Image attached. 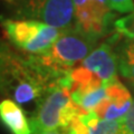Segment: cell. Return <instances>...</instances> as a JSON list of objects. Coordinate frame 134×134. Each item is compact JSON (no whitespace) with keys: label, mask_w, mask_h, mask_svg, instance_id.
Here are the masks:
<instances>
[{"label":"cell","mask_w":134,"mask_h":134,"mask_svg":"<svg viewBox=\"0 0 134 134\" xmlns=\"http://www.w3.org/2000/svg\"><path fill=\"white\" fill-rule=\"evenodd\" d=\"M58 81L41 68L32 56L19 55L9 46L0 43V93L17 104L40 102Z\"/></svg>","instance_id":"1"},{"label":"cell","mask_w":134,"mask_h":134,"mask_svg":"<svg viewBox=\"0 0 134 134\" xmlns=\"http://www.w3.org/2000/svg\"><path fill=\"white\" fill-rule=\"evenodd\" d=\"M96 43L97 39L73 27L65 29L47 53L32 57L50 76L59 79L77 63L85 59L94 49Z\"/></svg>","instance_id":"2"},{"label":"cell","mask_w":134,"mask_h":134,"mask_svg":"<svg viewBox=\"0 0 134 134\" xmlns=\"http://www.w3.org/2000/svg\"><path fill=\"white\" fill-rule=\"evenodd\" d=\"M77 115H82V113L73 102L69 87L59 78L41 98L35 114L29 120L30 134H44L53 130L66 129Z\"/></svg>","instance_id":"3"},{"label":"cell","mask_w":134,"mask_h":134,"mask_svg":"<svg viewBox=\"0 0 134 134\" xmlns=\"http://www.w3.org/2000/svg\"><path fill=\"white\" fill-rule=\"evenodd\" d=\"M1 26L8 40L30 56L47 53L63 30L32 19L1 18Z\"/></svg>","instance_id":"4"},{"label":"cell","mask_w":134,"mask_h":134,"mask_svg":"<svg viewBox=\"0 0 134 134\" xmlns=\"http://www.w3.org/2000/svg\"><path fill=\"white\" fill-rule=\"evenodd\" d=\"M7 7L20 19H32L58 29L74 26L73 0H3Z\"/></svg>","instance_id":"5"},{"label":"cell","mask_w":134,"mask_h":134,"mask_svg":"<svg viewBox=\"0 0 134 134\" xmlns=\"http://www.w3.org/2000/svg\"><path fill=\"white\" fill-rule=\"evenodd\" d=\"M75 28L97 39L107 32L114 14L108 0H73Z\"/></svg>","instance_id":"6"},{"label":"cell","mask_w":134,"mask_h":134,"mask_svg":"<svg viewBox=\"0 0 134 134\" xmlns=\"http://www.w3.org/2000/svg\"><path fill=\"white\" fill-rule=\"evenodd\" d=\"M107 97L95 107L94 114L104 120H122L132 106V96L119 79L105 84Z\"/></svg>","instance_id":"7"},{"label":"cell","mask_w":134,"mask_h":134,"mask_svg":"<svg viewBox=\"0 0 134 134\" xmlns=\"http://www.w3.org/2000/svg\"><path fill=\"white\" fill-rule=\"evenodd\" d=\"M114 39L115 37L93 49L90 55L82 62V66L95 74L104 85L117 78L116 73L119 66L117 56L113 48Z\"/></svg>","instance_id":"8"},{"label":"cell","mask_w":134,"mask_h":134,"mask_svg":"<svg viewBox=\"0 0 134 134\" xmlns=\"http://www.w3.org/2000/svg\"><path fill=\"white\" fill-rule=\"evenodd\" d=\"M0 121L11 134H30V124L23 108L15 100L6 98L0 102Z\"/></svg>","instance_id":"9"},{"label":"cell","mask_w":134,"mask_h":134,"mask_svg":"<svg viewBox=\"0 0 134 134\" xmlns=\"http://www.w3.org/2000/svg\"><path fill=\"white\" fill-rule=\"evenodd\" d=\"M81 120L88 129L90 134H119L121 130V120L110 121L97 117L94 112L79 115Z\"/></svg>","instance_id":"10"},{"label":"cell","mask_w":134,"mask_h":134,"mask_svg":"<svg viewBox=\"0 0 134 134\" xmlns=\"http://www.w3.org/2000/svg\"><path fill=\"white\" fill-rule=\"evenodd\" d=\"M116 56L120 73L129 81L134 82V40L125 41Z\"/></svg>","instance_id":"11"},{"label":"cell","mask_w":134,"mask_h":134,"mask_svg":"<svg viewBox=\"0 0 134 134\" xmlns=\"http://www.w3.org/2000/svg\"><path fill=\"white\" fill-rule=\"evenodd\" d=\"M114 27L119 35H123L129 39L134 40V10L127 16L115 20Z\"/></svg>","instance_id":"12"},{"label":"cell","mask_w":134,"mask_h":134,"mask_svg":"<svg viewBox=\"0 0 134 134\" xmlns=\"http://www.w3.org/2000/svg\"><path fill=\"white\" fill-rule=\"evenodd\" d=\"M119 134H134V102L127 114L121 120V130Z\"/></svg>","instance_id":"13"},{"label":"cell","mask_w":134,"mask_h":134,"mask_svg":"<svg viewBox=\"0 0 134 134\" xmlns=\"http://www.w3.org/2000/svg\"><path fill=\"white\" fill-rule=\"evenodd\" d=\"M108 3L117 12H131L134 10V0H108Z\"/></svg>","instance_id":"14"}]
</instances>
